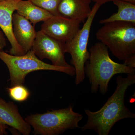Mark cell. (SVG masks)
Segmentation results:
<instances>
[{
	"label": "cell",
	"mask_w": 135,
	"mask_h": 135,
	"mask_svg": "<svg viewBox=\"0 0 135 135\" xmlns=\"http://www.w3.org/2000/svg\"><path fill=\"white\" fill-rule=\"evenodd\" d=\"M101 5L95 3L82 28L79 29L72 39L65 43V53L71 55V63L75 69L76 86L82 83L85 79L84 66L90 56L87 48L90 33L94 17Z\"/></svg>",
	"instance_id": "8992f818"
},
{
	"label": "cell",
	"mask_w": 135,
	"mask_h": 135,
	"mask_svg": "<svg viewBox=\"0 0 135 135\" xmlns=\"http://www.w3.org/2000/svg\"><path fill=\"white\" fill-rule=\"evenodd\" d=\"M104 24L97 32V39L124 64L135 68V24L117 21Z\"/></svg>",
	"instance_id": "3957f363"
},
{
	"label": "cell",
	"mask_w": 135,
	"mask_h": 135,
	"mask_svg": "<svg viewBox=\"0 0 135 135\" xmlns=\"http://www.w3.org/2000/svg\"><path fill=\"white\" fill-rule=\"evenodd\" d=\"M92 2L95 3H98L101 5H102L107 2H109L112 1H115V0H91ZM123 1H126L132 3H135V0H123Z\"/></svg>",
	"instance_id": "ac0fdd59"
},
{
	"label": "cell",
	"mask_w": 135,
	"mask_h": 135,
	"mask_svg": "<svg viewBox=\"0 0 135 135\" xmlns=\"http://www.w3.org/2000/svg\"><path fill=\"white\" fill-rule=\"evenodd\" d=\"M19 1L9 0L0 2V27L11 45L10 54L15 56L25 54L17 42L12 30V15L16 10V4Z\"/></svg>",
	"instance_id": "9c48e42d"
},
{
	"label": "cell",
	"mask_w": 135,
	"mask_h": 135,
	"mask_svg": "<svg viewBox=\"0 0 135 135\" xmlns=\"http://www.w3.org/2000/svg\"><path fill=\"white\" fill-rule=\"evenodd\" d=\"M135 83V74L121 75L116 78V90L101 109L96 112L84 110L88 117L86 123L81 127L82 130L92 129L99 135H108L117 122L123 119L135 118L125 105V97L128 88Z\"/></svg>",
	"instance_id": "6da1fadb"
},
{
	"label": "cell",
	"mask_w": 135,
	"mask_h": 135,
	"mask_svg": "<svg viewBox=\"0 0 135 135\" xmlns=\"http://www.w3.org/2000/svg\"><path fill=\"white\" fill-rule=\"evenodd\" d=\"M83 118L81 114L74 112L70 105L64 109L31 114L25 120L33 128L36 134L56 135L68 129L80 128L79 123Z\"/></svg>",
	"instance_id": "277c9868"
},
{
	"label": "cell",
	"mask_w": 135,
	"mask_h": 135,
	"mask_svg": "<svg viewBox=\"0 0 135 135\" xmlns=\"http://www.w3.org/2000/svg\"><path fill=\"white\" fill-rule=\"evenodd\" d=\"M91 0H60L58 7L59 15L84 23L89 17L92 9Z\"/></svg>",
	"instance_id": "7c38bea8"
},
{
	"label": "cell",
	"mask_w": 135,
	"mask_h": 135,
	"mask_svg": "<svg viewBox=\"0 0 135 135\" xmlns=\"http://www.w3.org/2000/svg\"><path fill=\"white\" fill-rule=\"evenodd\" d=\"M8 126L6 125L0 123V135L7 134V132L6 129L7 128Z\"/></svg>",
	"instance_id": "d6986e66"
},
{
	"label": "cell",
	"mask_w": 135,
	"mask_h": 135,
	"mask_svg": "<svg viewBox=\"0 0 135 135\" xmlns=\"http://www.w3.org/2000/svg\"><path fill=\"white\" fill-rule=\"evenodd\" d=\"M113 2L118 7V12L108 18L100 20L99 23L104 24L110 22L121 21L135 24V3L123 0H115Z\"/></svg>",
	"instance_id": "5bb4252c"
},
{
	"label": "cell",
	"mask_w": 135,
	"mask_h": 135,
	"mask_svg": "<svg viewBox=\"0 0 135 135\" xmlns=\"http://www.w3.org/2000/svg\"><path fill=\"white\" fill-rule=\"evenodd\" d=\"M11 98L14 101L18 102L26 101L30 95L28 89L23 84H17L7 88Z\"/></svg>",
	"instance_id": "9a60e30c"
},
{
	"label": "cell",
	"mask_w": 135,
	"mask_h": 135,
	"mask_svg": "<svg viewBox=\"0 0 135 135\" xmlns=\"http://www.w3.org/2000/svg\"><path fill=\"white\" fill-rule=\"evenodd\" d=\"M81 22L60 15L53 16L44 22L41 31L47 35L65 43L73 38L80 29Z\"/></svg>",
	"instance_id": "ba28073f"
},
{
	"label": "cell",
	"mask_w": 135,
	"mask_h": 135,
	"mask_svg": "<svg viewBox=\"0 0 135 135\" xmlns=\"http://www.w3.org/2000/svg\"><path fill=\"white\" fill-rule=\"evenodd\" d=\"M9 1V0H0V2H1L5 1Z\"/></svg>",
	"instance_id": "ffe728a7"
},
{
	"label": "cell",
	"mask_w": 135,
	"mask_h": 135,
	"mask_svg": "<svg viewBox=\"0 0 135 135\" xmlns=\"http://www.w3.org/2000/svg\"><path fill=\"white\" fill-rule=\"evenodd\" d=\"M89 62L84 66L85 75L88 78L92 93L99 92L105 95L108 91L110 80L114 75L120 74H135V68L112 60L107 47L100 42L90 49Z\"/></svg>",
	"instance_id": "7a4b0ae2"
},
{
	"label": "cell",
	"mask_w": 135,
	"mask_h": 135,
	"mask_svg": "<svg viewBox=\"0 0 135 135\" xmlns=\"http://www.w3.org/2000/svg\"><path fill=\"white\" fill-rule=\"evenodd\" d=\"M0 123L9 126L24 135L31 131L30 125L20 115L16 105L0 98Z\"/></svg>",
	"instance_id": "8fae6325"
},
{
	"label": "cell",
	"mask_w": 135,
	"mask_h": 135,
	"mask_svg": "<svg viewBox=\"0 0 135 135\" xmlns=\"http://www.w3.org/2000/svg\"><path fill=\"white\" fill-rule=\"evenodd\" d=\"M0 59L8 69L11 86L23 84L29 73L39 70H50L65 73L73 76L75 69L73 66L62 67L47 64L38 58L32 49L23 55L15 56L0 50Z\"/></svg>",
	"instance_id": "5b68a950"
},
{
	"label": "cell",
	"mask_w": 135,
	"mask_h": 135,
	"mask_svg": "<svg viewBox=\"0 0 135 135\" xmlns=\"http://www.w3.org/2000/svg\"><path fill=\"white\" fill-rule=\"evenodd\" d=\"M65 43L47 35L41 30L36 35L31 49L41 60L47 59L53 65L62 67L72 66L68 64L65 57Z\"/></svg>",
	"instance_id": "52a82bcc"
},
{
	"label": "cell",
	"mask_w": 135,
	"mask_h": 135,
	"mask_svg": "<svg viewBox=\"0 0 135 135\" xmlns=\"http://www.w3.org/2000/svg\"><path fill=\"white\" fill-rule=\"evenodd\" d=\"M7 46L6 39L3 32L0 31V50L5 47Z\"/></svg>",
	"instance_id": "e0dca14e"
},
{
	"label": "cell",
	"mask_w": 135,
	"mask_h": 135,
	"mask_svg": "<svg viewBox=\"0 0 135 135\" xmlns=\"http://www.w3.org/2000/svg\"><path fill=\"white\" fill-rule=\"evenodd\" d=\"M16 10L17 13L29 20L34 26L37 23L45 22L54 16L29 0L18 1L16 4Z\"/></svg>",
	"instance_id": "4fadbf2b"
},
{
	"label": "cell",
	"mask_w": 135,
	"mask_h": 135,
	"mask_svg": "<svg viewBox=\"0 0 135 135\" xmlns=\"http://www.w3.org/2000/svg\"><path fill=\"white\" fill-rule=\"evenodd\" d=\"M35 5L47 11L54 16H59V5L60 0H29Z\"/></svg>",
	"instance_id": "2e32d148"
},
{
	"label": "cell",
	"mask_w": 135,
	"mask_h": 135,
	"mask_svg": "<svg viewBox=\"0 0 135 135\" xmlns=\"http://www.w3.org/2000/svg\"><path fill=\"white\" fill-rule=\"evenodd\" d=\"M12 30L16 40L25 53L31 50L36 35L34 26L18 13L12 17Z\"/></svg>",
	"instance_id": "30bf717a"
}]
</instances>
